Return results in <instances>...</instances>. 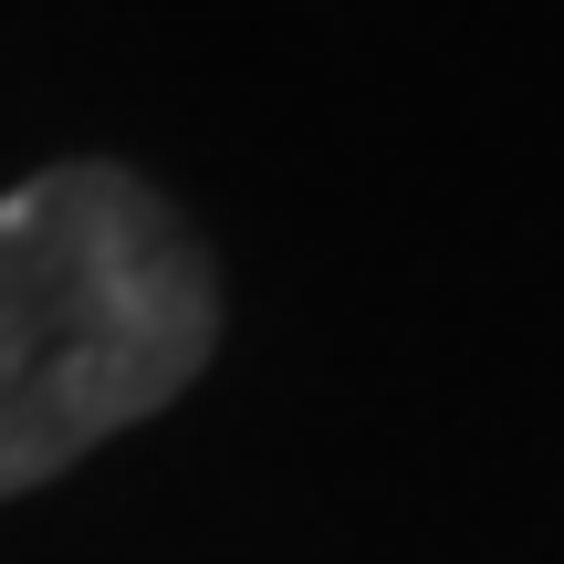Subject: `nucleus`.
<instances>
[{
    "label": "nucleus",
    "instance_id": "nucleus-1",
    "mask_svg": "<svg viewBox=\"0 0 564 564\" xmlns=\"http://www.w3.org/2000/svg\"><path fill=\"white\" fill-rule=\"evenodd\" d=\"M220 345L199 230L116 158L0 188V502L158 419Z\"/></svg>",
    "mask_w": 564,
    "mask_h": 564
}]
</instances>
